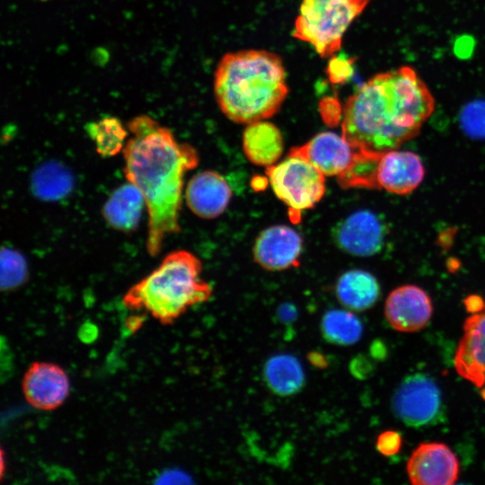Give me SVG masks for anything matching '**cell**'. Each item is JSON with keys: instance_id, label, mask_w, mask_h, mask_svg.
<instances>
[{"instance_id": "f546056e", "label": "cell", "mask_w": 485, "mask_h": 485, "mask_svg": "<svg viewBox=\"0 0 485 485\" xmlns=\"http://www.w3.org/2000/svg\"><path fill=\"white\" fill-rule=\"evenodd\" d=\"M41 1H46V0H41Z\"/></svg>"}, {"instance_id": "f1b7e54d", "label": "cell", "mask_w": 485, "mask_h": 485, "mask_svg": "<svg viewBox=\"0 0 485 485\" xmlns=\"http://www.w3.org/2000/svg\"><path fill=\"white\" fill-rule=\"evenodd\" d=\"M308 359L313 366L318 368H325L328 365L326 357L318 351H313L308 355Z\"/></svg>"}, {"instance_id": "44dd1931", "label": "cell", "mask_w": 485, "mask_h": 485, "mask_svg": "<svg viewBox=\"0 0 485 485\" xmlns=\"http://www.w3.org/2000/svg\"><path fill=\"white\" fill-rule=\"evenodd\" d=\"M73 177L61 163L48 162L31 176V190L43 200H58L67 196L73 188Z\"/></svg>"}, {"instance_id": "e0dca14e", "label": "cell", "mask_w": 485, "mask_h": 485, "mask_svg": "<svg viewBox=\"0 0 485 485\" xmlns=\"http://www.w3.org/2000/svg\"><path fill=\"white\" fill-rule=\"evenodd\" d=\"M145 207L142 192L128 181L111 192L102 207L101 215L110 227L130 233L138 226Z\"/></svg>"}, {"instance_id": "2e32d148", "label": "cell", "mask_w": 485, "mask_h": 485, "mask_svg": "<svg viewBox=\"0 0 485 485\" xmlns=\"http://www.w3.org/2000/svg\"><path fill=\"white\" fill-rule=\"evenodd\" d=\"M231 197L232 190L227 181L215 171L196 173L185 190L189 208L203 219H213L223 214Z\"/></svg>"}, {"instance_id": "52a82bcc", "label": "cell", "mask_w": 485, "mask_h": 485, "mask_svg": "<svg viewBox=\"0 0 485 485\" xmlns=\"http://www.w3.org/2000/svg\"><path fill=\"white\" fill-rule=\"evenodd\" d=\"M392 407L395 415L410 427H422L438 419L442 407L440 390L424 374L406 377L397 387Z\"/></svg>"}, {"instance_id": "d6986e66", "label": "cell", "mask_w": 485, "mask_h": 485, "mask_svg": "<svg viewBox=\"0 0 485 485\" xmlns=\"http://www.w3.org/2000/svg\"><path fill=\"white\" fill-rule=\"evenodd\" d=\"M336 295L345 307L363 311L375 304L380 295V287L376 278L369 272L351 269L339 278Z\"/></svg>"}, {"instance_id": "7c38bea8", "label": "cell", "mask_w": 485, "mask_h": 485, "mask_svg": "<svg viewBox=\"0 0 485 485\" xmlns=\"http://www.w3.org/2000/svg\"><path fill=\"white\" fill-rule=\"evenodd\" d=\"M303 250V239L292 227L272 225L262 230L257 236L252 255L254 261L262 269L280 271L298 264Z\"/></svg>"}, {"instance_id": "7a4b0ae2", "label": "cell", "mask_w": 485, "mask_h": 485, "mask_svg": "<svg viewBox=\"0 0 485 485\" xmlns=\"http://www.w3.org/2000/svg\"><path fill=\"white\" fill-rule=\"evenodd\" d=\"M434 109L427 84L401 66L372 76L348 98L341 134L357 149L384 153L416 137Z\"/></svg>"}, {"instance_id": "484cf974", "label": "cell", "mask_w": 485, "mask_h": 485, "mask_svg": "<svg viewBox=\"0 0 485 485\" xmlns=\"http://www.w3.org/2000/svg\"><path fill=\"white\" fill-rule=\"evenodd\" d=\"M401 446V436L395 431H385L379 435L376 441L377 450L384 455L397 454Z\"/></svg>"}, {"instance_id": "8fae6325", "label": "cell", "mask_w": 485, "mask_h": 485, "mask_svg": "<svg viewBox=\"0 0 485 485\" xmlns=\"http://www.w3.org/2000/svg\"><path fill=\"white\" fill-rule=\"evenodd\" d=\"M407 473L414 485H451L459 474V462L443 443H422L410 454Z\"/></svg>"}, {"instance_id": "ffe728a7", "label": "cell", "mask_w": 485, "mask_h": 485, "mask_svg": "<svg viewBox=\"0 0 485 485\" xmlns=\"http://www.w3.org/2000/svg\"><path fill=\"white\" fill-rule=\"evenodd\" d=\"M264 378L272 392L287 396L302 389L304 384V372L295 357L289 354H278L266 362Z\"/></svg>"}, {"instance_id": "5b68a950", "label": "cell", "mask_w": 485, "mask_h": 485, "mask_svg": "<svg viewBox=\"0 0 485 485\" xmlns=\"http://www.w3.org/2000/svg\"><path fill=\"white\" fill-rule=\"evenodd\" d=\"M369 0H302L293 36L310 44L322 57L338 52L349 25Z\"/></svg>"}, {"instance_id": "9a60e30c", "label": "cell", "mask_w": 485, "mask_h": 485, "mask_svg": "<svg viewBox=\"0 0 485 485\" xmlns=\"http://www.w3.org/2000/svg\"><path fill=\"white\" fill-rule=\"evenodd\" d=\"M460 376L481 388L485 384V304L463 324V334L454 356Z\"/></svg>"}, {"instance_id": "9c48e42d", "label": "cell", "mask_w": 485, "mask_h": 485, "mask_svg": "<svg viewBox=\"0 0 485 485\" xmlns=\"http://www.w3.org/2000/svg\"><path fill=\"white\" fill-rule=\"evenodd\" d=\"M358 149L342 135L321 132L300 146L293 147L289 154L304 158L326 177L337 179L352 166Z\"/></svg>"}, {"instance_id": "30bf717a", "label": "cell", "mask_w": 485, "mask_h": 485, "mask_svg": "<svg viewBox=\"0 0 485 485\" xmlns=\"http://www.w3.org/2000/svg\"><path fill=\"white\" fill-rule=\"evenodd\" d=\"M22 390L26 401L35 409L53 410L60 407L70 392L66 371L52 362H33L23 375Z\"/></svg>"}, {"instance_id": "6da1fadb", "label": "cell", "mask_w": 485, "mask_h": 485, "mask_svg": "<svg viewBox=\"0 0 485 485\" xmlns=\"http://www.w3.org/2000/svg\"><path fill=\"white\" fill-rule=\"evenodd\" d=\"M127 128L132 136L123 148L124 173L145 198L146 250L155 257L165 238L181 231L183 178L198 165V154L147 115L132 119Z\"/></svg>"}, {"instance_id": "4316f807", "label": "cell", "mask_w": 485, "mask_h": 485, "mask_svg": "<svg viewBox=\"0 0 485 485\" xmlns=\"http://www.w3.org/2000/svg\"><path fill=\"white\" fill-rule=\"evenodd\" d=\"M352 74V61L349 59H336L330 62L328 75L334 83H340L348 79Z\"/></svg>"}, {"instance_id": "83f0119b", "label": "cell", "mask_w": 485, "mask_h": 485, "mask_svg": "<svg viewBox=\"0 0 485 485\" xmlns=\"http://www.w3.org/2000/svg\"><path fill=\"white\" fill-rule=\"evenodd\" d=\"M485 302L479 295H470L464 299L466 310L471 313H476L484 307Z\"/></svg>"}, {"instance_id": "4fadbf2b", "label": "cell", "mask_w": 485, "mask_h": 485, "mask_svg": "<svg viewBox=\"0 0 485 485\" xmlns=\"http://www.w3.org/2000/svg\"><path fill=\"white\" fill-rule=\"evenodd\" d=\"M433 312L429 295L415 285H403L393 289L384 304L388 323L396 331L413 332L424 328Z\"/></svg>"}, {"instance_id": "277c9868", "label": "cell", "mask_w": 485, "mask_h": 485, "mask_svg": "<svg viewBox=\"0 0 485 485\" xmlns=\"http://www.w3.org/2000/svg\"><path fill=\"white\" fill-rule=\"evenodd\" d=\"M201 270V261L193 253L172 251L127 291L122 303L129 310H143L163 325L172 324L211 296L212 287L200 278Z\"/></svg>"}, {"instance_id": "5bb4252c", "label": "cell", "mask_w": 485, "mask_h": 485, "mask_svg": "<svg viewBox=\"0 0 485 485\" xmlns=\"http://www.w3.org/2000/svg\"><path fill=\"white\" fill-rule=\"evenodd\" d=\"M425 175L419 156L411 151L392 149L382 153L376 168L377 190L406 195L416 190Z\"/></svg>"}, {"instance_id": "d4e9b609", "label": "cell", "mask_w": 485, "mask_h": 485, "mask_svg": "<svg viewBox=\"0 0 485 485\" xmlns=\"http://www.w3.org/2000/svg\"><path fill=\"white\" fill-rule=\"evenodd\" d=\"M461 122L465 132L472 137H485V103L469 104L462 112Z\"/></svg>"}, {"instance_id": "cb8c5ba5", "label": "cell", "mask_w": 485, "mask_h": 485, "mask_svg": "<svg viewBox=\"0 0 485 485\" xmlns=\"http://www.w3.org/2000/svg\"><path fill=\"white\" fill-rule=\"evenodd\" d=\"M29 269L24 256L11 247L4 246L1 251V289L11 291L24 284Z\"/></svg>"}, {"instance_id": "7402d4cb", "label": "cell", "mask_w": 485, "mask_h": 485, "mask_svg": "<svg viewBox=\"0 0 485 485\" xmlns=\"http://www.w3.org/2000/svg\"><path fill=\"white\" fill-rule=\"evenodd\" d=\"M322 335L329 342L348 346L357 342L363 334L361 321L354 313L333 309L328 311L322 321Z\"/></svg>"}, {"instance_id": "8992f818", "label": "cell", "mask_w": 485, "mask_h": 485, "mask_svg": "<svg viewBox=\"0 0 485 485\" xmlns=\"http://www.w3.org/2000/svg\"><path fill=\"white\" fill-rule=\"evenodd\" d=\"M266 175L275 195L287 207L294 224L303 211L313 207L324 196L325 175L303 157L289 154L266 167Z\"/></svg>"}, {"instance_id": "3957f363", "label": "cell", "mask_w": 485, "mask_h": 485, "mask_svg": "<svg viewBox=\"0 0 485 485\" xmlns=\"http://www.w3.org/2000/svg\"><path fill=\"white\" fill-rule=\"evenodd\" d=\"M281 57L264 49H244L222 57L214 93L222 112L236 123L250 124L275 115L288 93Z\"/></svg>"}, {"instance_id": "ac0fdd59", "label": "cell", "mask_w": 485, "mask_h": 485, "mask_svg": "<svg viewBox=\"0 0 485 485\" xmlns=\"http://www.w3.org/2000/svg\"><path fill=\"white\" fill-rule=\"evenodd\" d=\"M242 149L251 163L270 166L283 154L282 134L277 126L264 119L247 124L242 134Z\"/></svg>"}, {"instance_id": "ba28073f", "label": "cell", "mask_w": 485, "mask_h": 485, "mask_svg": "<svg viewBox=\"0 0 485 485\" xmlns=\"http://www.w3.org/2000/svg\"><path fill=\"white\" fill-rule=\"evenodd\" d=\"M386 234L383 220L370 210H358L340 220L332 229V239L344 252L359 257L376 254Z\"/></svg>"}, {"instance_id": "603a6c76", "label": "cell", "mask_w": 485, "mask_h": 485, "mask_svg": "<svg viewBox=\"0 0 485 485\" xmlns=\"http://www.w3.org/2000/svg\"><path fill=\"white\" fill-rule=\"evenodd\" d=\"M85 128L97 153L103 157L114 156L125 146L128 130L118 118L106 117L88 123Z\"/></svg>"}]
</instances>
